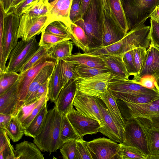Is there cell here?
Returning a JSON list of instances; mask_svg holds the SVG:
<instances>
[{"label":"cell","mask_w":159,"mask_h":159,"mask_svg":"<svg viewBox=\"0 0 159 159\" xmlns=\"http://www.w3.org/2000/svg\"><path fill=\"white\" fill-rule=\"evenodd\" d=\"M5 129L9 138L13 142H15L22 138L24 134L25 129L20 121L16 116H14Z\"/></svg>","instance_id":"obj_35"},{"label":"cell","mask_w":159,"mask_h":159,"mask_svg":"<svg viewBox=\"0 0 159 159\" xmlns=\"http://www.w3.org/2000/svg\"><path fill=\"white\" fill-rule=\"evenodd\" d=\"M73 43L68 40L55 44L48 48V56L57 61L69 57L72 54Z\"/></svg>","instance_id":"obj_30"},{"label":"cell","mask_w":159,"mask_h":159,"mask_svg":"<svg viewBox=\"0 0 159 159\" xmlns=\"http://www.w3.org/2000/svg\"><path fill=\"white\" fill-rule=\"evenodd\" d=\"M155 80L152 76L147 75L143 76L136 82L146 88L158 91L155 87Z\"/></svg>","instance_id":"obj_55"},{"label":"cell","mask_w":159,"mask_h":159,"mask_svg":"<svg viewBox=\"0 0 159 159\" xmlns=\"http://www.w3.org/2000/svg\"><path fill=\"white\" fill-rule=\"evenodd\" d=\"M76 140L75 159H93L87 147V141L80 138Z\"/></svg>","instance_id":"obj_48"},{"label":"cell","mask_w":159,"mask_h":159,"mask_svg":"<svg viewBox=\"0 0 159 159\" xmlns=\"http://www.w3.org/2000/svg\"><path fill=\"white\" fill-rule=\"evenodd\" d=\"M66 116L80 138L100 131L101 126L97 120L83 115L74 108Z\"/></svg>","instance_id":"obj_12"},{"label":"cell","mask_w":159,"mask_h":159,"mask_svg":"<svg viewBox=\"0 0 159 159\" xmlns=\"http://www.w3.org/2000/svg\"><path fill=\"white\" fill-rule=\"evenodd\" d=\"M143 129L150 152L148 159H159V124L143 117L135 118Z\"/></svg>","instance_id":"obj_17"},{"label":"cell","mask_w":159,"mask_h":159,"mask_svg":"<svg viewBox=\"0 0 159 159\" xmlns=\"http://www.w3.org/2000/svg\"><path fill=\"white\" fill-rule=\"evenodd\" d=\"M68 40H71V39L60 36L43 30L41 33L39 44L40 46H46L49 48L52 45L57 43Z\"/></svg>","instance_id":"obj_43"},{"label":"cell","mask_w":159,"mask_h":159,"mask_svg":"<svg viewBox=\"0 0 159 159\" xmlns=\"http://www.w3.org/2000/svg\"><path fill=\"white\" fill-rule=\"evenodd\" d=\"M129 30L144 24L157 6L159 0H120Z\"/></svg>","instance_id":"obj_4"},{"label":"cell","mask_w":159,"mask_h":159,"mask_svg":"<svg viewBox=\"0 0 159 159\" xmlns=\"http://www.w3.org/2000/svg\"><path fill=\"white\" fill-rule=\"evenodd\" d=\"M149 38L150 42L159 48V23L151 19Z\"/></svg>","instance_id":"obj_51"},{"label":"cell","mask_w":159,"mask_h":159,"mask_svg":"<svg viewBox=\"0 0 159 159\" xmlns=\"http://www.w3.org/2000/svg\"><path fill=\"white\" fill-rule=\"evenodd\" d=\"M48 48L46 46H40L39 48L21 69L20 73H23L32 67L40 60L48 56Z\"/></svg>","instance_id":"obj_45"},{"label":"cell","mask_w":159,"mask_h":159,"mask_svg":"<svg viewBox=\"0 0 159 159\" xmlns=\"http://www.w3.org/2000/svg\"><path fill=\"white\" fill-rule=\"evenodd\" d=\"M155 85L157 90L159 92V77L156 79Z\"/></svg>","instance_id":"obj_62"},{"label":"cell","mask_w":159,"mask_h":159,"mask_svg":"<svg viewBox=\"0 0 159 159\" xmlns=\"http://www.w3.org/2000/svg\"><path fill=\"white\" fill-rule=\"evenodd\" d=\"M96 98L104 121V126L101 127L99 132L111 140L122 143L124 130L115 121L103 101L100 98Z\"/></svg>","instance_id":"obj_15"},{"label":"cell","mask_w":159,"mask_h":159,"mask_svg":"<svg viewBox=\"0 0 159 159\" xmlns=\"http://www.w3.org/2000/svg\"><path fill=\"white\" fill-rule=\"evenodd\" d=\"M12 116L10 115L0 113V128L6 129L8 126Z\"/></svg>","instance_id":"obj_56"},{"label":"cell","mask_w":159,"mask_h":159,"mask_svg":"<svg viewBox=\"0 0 159 159\" xmlns=\"http://www.w3.org/2000/svg\"><path fill=\"white\" fill-rule=\"evenodd\" d=\"M93 159H118L120 144L104 137L87 142Z\"/></svg>","instance_id":"obj_11"},{"label":"cell","mask_w":159,"mask_h":159,"mask_svg":"<svg viewBox=\"0 0 159 159\" xmlns=\"http://www.w3.org/2000/svg\"><path fill=\"white\" fill-rule=\"evenodd\" d=\"M81 0H73L70 12V18L73 23L82 19L81 12Z\"/></svg>","instance_id":"obj_50"},{"label":"cell","mask_w":159,"mask_h":159,"mask_svg":"<svg viewBox=\"0 0 159 159\" xmlns=\"http://www.w3.org/2000/svg\"><path fill=\"white\" fill-rule=\"evenodd\" d=\"M41 151L34 143L24 140L16 145L15 159H44Z\"/></svg>","instance_id":"obj_24"},{"label":"cell","mask_w":159,"mask_h":159,"mask_svg":"<svg viewBox=\"0 0 159 159\" xmlns=\"http://www.w3.org/2000/svg\"><path fill=\"white\" fill-rule=\"evenodd\" d=\"M63 59L77 64L107 69L104 61L100 56L91 55L88 53L77 52Z\"/></svg>","instance_id":"obj_25"},{"label":"cell","mask_w":159,"mask_h":159,"mask_svg":"<svg viewBox=\"0 0 159 159\" xmlns=\"http://www.w3.org/2000/svg\"><path fill=\"white\" fill-rule=\"evenodd\" d=\"M151 19L159 23V5L157 6L150 15Z\"/></svg>","instance_id":"obj_59"},{"label":"cell","mask_w":159,"mask_h":159,"mask_svg":"<svg viewBox=\"0 0 159 159\" xmlns=\"http://www.w3.org/2000/svg\"><path fill=\"white\" fill-rule=\"evenodd\" d=\"M80 138L66 115H63L61 130V139L64 143L71 140Z\"/></svg>","instance_id":"obj_38"},{"label":"cell","mask_w":159,"mask_h":159,"mask_svg":"<svg viewBox=\"0 0 159 159\" xmlns=\"http://www.w3.org/2000/svg\"><path fill=\"white\" fill-rule=\"evenodd\" d=\"M57 61L47 65L40 70L30 85L24 102L28 100L42 84L49 80Z\"/></svg>","instance_id":"obj_26"},{"label":"cell","mask_w":159,"mask_h":159,"mask_svg":"<svg viewBox=\"0 0 159 159\" xmlns=\"http://www.w3.org/2000/svg\"><path fill=\"white\" fill-rule=\"evenodd\" d=\"M102 0L103 5L104 8L107 13L110 14V11L107 4V0Z\"/></svg>","instance_id":"obj_61"},{"label":"cell","mask_w":159,"mask_h":159,"mask_svg":"<svg viewBox=\"0 0 159 159\" xmlns=\"http://www.w3.org/2000/svg\"><path fill=\"white\" fill-rule=\"evenodd\" d=\"M124 55L99 56L104 61L106 67L113 76L129 80L130 76L123 60Z\"/></svg>","instance_id":"obj_23"},{"label":"cell","mask_w":159,"mask_h":159,"mask_svg":"<svg viewBox=\"0 0 159 159\" xmlns=\"http://www.w3.org/2000/svg\"><path fill=\"white\" fill-rule=\"evenodd\" d=\"M15 150L4 129L0 128V159H15Z\"/></svg>","instance_id":"obj_34"},{"label":"cell","mask_w":159,"mask_h":159,"mask_svg":"<svg viewBox=\"0 0 159 159\" xmlns=\"http://www.w3.org/2000/svg\"><path fill=\"white\" fill-rule=\"evenodd\" d=\"M48 17V15L35 17L23 14L20 16L18 38L27 41L41 33L46 25Z\"/></svg>","instance_id":"obj_10"},{"label":"cell","mask_w":159,"mask_h":159,"mask_svg":"<svg viewBox=\"0 0 159 159\" xmlns=\"http://www.w3.org/2000/svg\"><path fill=\"white\" fill-rule=\"evenodd\" d=\"M76 140H71L65 143L60 148L64 159H75Z\"/></svg>","instance_id":"obj_47"},{"label":"cell","mask_w":159,"mask_h":159,"mask_svg":"<svg viewBox=\"0 0 159 159\" xmlns=\"http://www.w3.org/2000/svg\"><path fill=\"white\" fill-rule=\"evenodd\" d=\"M147 43V39L145 33L140 28L137 27L127 32L117 42L90 50L88 53L97 56L124 55L127 52L137 48L145 47Z\"/></svg>","instance_id":"obj_3"},{"label":"cell","mask_w":159,"mask_h":159,"mask_svg":"<svg viewBox=\"0 0 159 159\" xmlns=\"http://www.w3.org/2000/svg\"><path fill=\"white\" fill-rule=\"evenodd\" d=\"M112 74L109 72L86 78H78L77 90L81 93L100 98L108 89Z\"/></svg>","instance_id":"obj_8"},{"label":"cell","mask_w":159,"mask_h":159,"mask_svg":"<svg viewBox=\"0 0 159 159\" xmlns=\"http://www.w3.org/2000/svg\"><path fill=\"white\" fill-rule=\"evenodd\" d=\"M73 105L83 115L97 120L103 126L102 115L96 97L83 94L77 90Z\"/></svg>","instance_id":"obj_14"},{"label":"cell","mask_w":159,"mask_h":159,"mask_svg":"<svg viewBox=\"0 0 159 159\" xmlns=\"http://www.w3.org/2000/svg\"><path fill=\"white\" fill-rule=\"evenodd\" d=\"M24 0H14L11 6V9L16 7Z\"/></svg>","instance_id":"obj_60"},{"label":"cell","mask_w":159,"mask_h":159,"mask_svg":"<svg viewBox=\"0 0 159 159\" xmlns=\"http://www.w3.org/2000/svg\"><path fill=\"white\" fill-rule=\"evenodd\" d=\"M36 0L39 1V0ZM47 0V1H48V2L49 0Z\"/></svg>","instance_id":"obj_64"},{"label":"cell","mask_w":159,"mask_h":159,"mask_svg":"<svg viewBox=\"0 0 159 159\" xmlns=\"http://www.w3.org/2000/svg\"><path fill=\"white\" fill-rule=\"evenodd\" d=\"M74 69L78 78H90L109 72L107 69L93 67L81 64H76Z\"/></svg>","instance_id":"obj_39"},{"label":"cell","mask_w":159,"mask_h":159,"mask_svg":"<svg viewBox=\"0 0 159 159\" xmlns=\"http://www.w3.org/2000/svg\"><path fill=\"white\" fill-rule=\"evenodd\" d=\"M110 15L126 33L129 29L120 0H107Z\"/></svg>","instance_id":"obj_28"},{"label":"cell","mask_w":159,"mask_h":159,"mask_svg":"<svg viewBox=\"0 0 159 159\" xmlns=\"http://www.w3.org/2000/svg\"><path fill=\"white\" fill-rule=\"evenodd\" d=\"M120 113L125 120L137 117L149 119L152 122L159 124V97L151 102L132 103L116 99Z\"/></svg>","instance_id":"obj_6"},{"label":"cell","mask_w":159,"mask_h":159,"mask_svg":"<svg viewBox=\"0 0 159 159\" xmlns=\"http://www.w3.org/2000/svg\"><path fill=\"white\" fill-rule=\"evenodd\" d=\"M62 88L58 63L57 61L48 80V95L49 100L52 102H55Z\"/></svg>","instance_id":"obj_32"},{"label":"cell","mask_w":159,"mask_h":159,"mask_svg":"<svg viewBox=\"0 0 159 159\" xmlns=\"http://www.w3.org/2000/svg\"><path fill=\"white\" fill-rule=\"evenodd\" d=\"M106 106L112 117L117 123L125 131V120L123 117L118 107L116 99L109 89L101 97Z\"/></svg>","instance_id":"obj_27"},{"label":"cell","mask_w":159,"mask_h":159,"mask_svg":"<svg viewBox=\"0 0 159 159\" xmlns=\"http://www.w3.org/2000/svg\"><path fill=\"white\" fill-rule=\"evenodd\" d=\"M55 0H49L48 2L49 3H50L53 1H54Z\"/></svg>","instance_id":"obj_63"},{"label":"cell","mask_w":159,"mask_h":159,"mask_svg":"<svg viewBox=\"0 0 159 159\" xmlns=\"http://www.w3.org/2000/svg\"><path fill=\"white\" fill-rule=\"evenodd\" d=\"M152 76L155 79L159 77V48L150 42L147 50V54L143 66L139 73L132 79L137 82L143 76Z\"/></svg>","instance_id":"obj_20"},{"label":"cell","mask_w":159,"mask_h":159,"mask_svg":"<svg viewBox=\"0 0 159 159\" xmlns=\"http://www.w3.org/2000/svg\"><path fill=\"white\" fill-rule=\"evenodd\" d=\"M103 8L102 0H91L87 10L82 16V19L75 23L84 30L90 50L102 46L104 21Z\"/></svg>","instance_id":"obj_1"},{"label":"cell","mask_w":159,"mask_h":159,"mask_svg":"<svg viewBox=\"0 0 159 159\" xmlns=\"http://www.w3.org/2000/svg\"><path fill=\"white\" fill-rule=\"evenodd\" d=\"M123 60L130 76L136 75L134 59L133 49L126 52L123 57Z\"/></svg>","instance_id":"obj_52"},{"label":"cell","mask_w":159,"mask_h":159,"mask_svg":"<svg viewBox=\"0 0 159 159\" xmlns=\"http://www.w3.org/2000/svg\"><path fill=\"white\" fill-rule=\"evenodd\" d=\"M20 18L12 11L6 14L3 37L0 39V72L6 71L7 61L18 43Z\"/></svg>","instance_id":"obj_5"},{"label":"cell","mask_w":159,"mask_h":159,"mask_svg":"<svg viewBox=\"0 0 159 159\" xmlns=\"http://www.w3.org/2000/svg\"><path fill=\"white\" fill-rule=\"evenodd\" d=\"M49 3L47 0H39L24 13L34 17H39L48 15Z\"/></svg>","instance_id":"obj_40"},{"label":"cell","mask_w":159,"mask_h":159,"mask_svg":"<svg viewBox=\"0 0 159 159\" xmlns=\"http://www.w3.org/2000/svg\"><path fill=\"white\" fill-rule=\"evenodd\" d=\"M36 0H25L16 7L11 9L9 11H12L20 17L27 10L38 1Z\"/></svg>","instance_id":"obj_53"},{"label":"cell","mask_w":159,"mask_h":159,"mask_svg":"<svg viewBox=\"0 0 159 159\" xmlns=\"http://www.w3.org/2000/svg\"><path fill=\"white\" fill-rule=\"evenodd\" d=\"M77 91V80H70L62 88L54 102L57 111L66 115L73 108L74 100Z\"/></svg>","instance_id":"obj_19"},{"label":"cell","mask_w":159,"mask_h":159,"mask_svg":"<svg viewBox=\"0 0 159 159\" xmlns=\"http://www.w3.org/2000/svg\"><path fill=\"white\" fill-rule=\"evenodd\" d=\"M72 1L55 0L49 3V12L45 27L53 21H59L69 27L73 23L69 16Z\"/></svg>","instance_id":"obj_18"},{"label":"cell","mask_w":159,"mask_h":159,"mask_svg":"<svg viewBox=\"0 0 159 159\" xmlns=\"http://www.w3.org/2000/svg\"><path fill=\"white\" fill-rule=\"evenodd\" d=\"M48 80L42 84L28 100L24 102L23 105L39 98L44 95L48 94Z\"/></svg>","instance_id":"obj_54"},{"label":"cell","mask_w":159,"mask_h":159,"mask_svg":"<svg viewBox=\"0 0 159 159\" xmlns=\"http://www.w3.org/2000/svg\"><path fill=\"white\" fill-rule=\"evenodd\" d=\"M104 28L102 47L115 43L122 39L126 34L111 17L103 8Z\"/></svg>","instance_id":"obj_21"},{"label":"cell","mask_w":159,"mask_h":159,"mask_svg":"<svg viewBox=\"0 0 159 159\" xmlns=\"http://www.w3.org/2000/svg\"><path fill=\"white\" fill-rule=\"evenodd\" d=\"M39 47L36 36L27 41L18 42L11 52L5 71L19 72Z\"/></svg>","instance_id":"obj_7"},{"label":"cell","mask_w":159,"mask_h":159,"mask_svg":"<svg viewBox=\"0 0 159 159\" xmlns=\"http://www.w3.org/2000/svg\"><path fill=\"white\" fill-rule=\"evenodd\" d=\"M68 29L70 34L71 40L75 45L84 52H89L90 50L88 40L83 29L74 23L71 24Z\"/></svg>","instance_id":"obj_31"},{"label":"cell","mask_w":159,"mask_h":159,"mask_svg":"<svg viewBox=\"0 0 159 159\" xmlns=\"http://www.w3.org/2000/svg\"><path fill=\"white\" fill-rule=\"evenodd\" d=\"M14 0H0V2L3 5L6 13H7L10 11Z\"/></svg>","instance_id":"obj_57"},{"label":"cell","mask_w":159,"mask_h":159,"mask_svg":"<svg viewBox=\"0 0 159 159\" xmlns=\"http://www.w3.org/2000/svg\"><path fill=\"white\" fill-rule=\"evenodd\" d=\"M57 61L49 56L42 58L30 69L19 73L17 93L21 106L25 99L28 87L40 70L45 66Z\"/></svg>","instance_id":"obj_16"},{"label":"cell","mask_w":159,"mask_h":159,"mask_svg":"<svg viewBox=\"0 0 159 159\" xmlns=\"http://www.w3.org/2000/svg\"><path fill=\"white\" fill-rule=\"evenodd\" d=\"M122 144L135 147L148 156L150 154L144 132L135 118L125 120Z\"/></svg>","instance_id":"obj_9"},{"label":"cell","mask_w":159,"mask_h":159,"mask_svg":"<svg viewBox=\"0 0 159 159\" xmlns=\"http://www.w3.org/2000/svg\"><path fill=\"white\" fill-rule=\"evenodd\" d=\"M91 0H81V12L82 16L87 10L90 4Z\"/></svg>","instance_id":"obj_58"},{"label":"cell","mask_w":159,"mask_h":159,"mask_svg":"<svg viewBox=\"0 0 159 159\" xmlns=\"http://www.w3.org/2000/svg\"><path fill=\"white\" fill-rule=\"evenodd\" d=\"M120 144L118 153L120 159H148V156L138 148L132 146Z\"/></svg>","instance_id":"obj_37"},{"label":"cell","mask_w":159,"mask_h":159,"mask_svg":"<svg viewBox=\"0 0 159 159\" xmlns=\"http://www.w3.org/2000/svg\"><path fill=\"white\" fill-rule=\"evenodd\" d=\"M49 100L48 94L42 97L39 104L35 107L31 113L22 123V126L25 129L29 126L33 120L42 109L45 103L47 102Z\"/></svg>","instance_id":"obj_49"},{"label":"cell","mask_w":159,"mask_h":159,"mask_svg":"<svg viewBox=\"0 0 159 159\" xmlns=\"http://www.w3.org/2000/svg\"><path fill=\"white\" fill-rule=\"evenodd\" d=\"M43 30L60 36L71 39L67 26L59 21H55L51 23L45 27Z\"/></svg>","instance_id":"obj_42"},{"label":"cell","mask_w":159,"mask_h":159,"mask_svg":"<svg viewBox=\"0 0 159 159\" xmlns=\"http://www.w3.org/2000/svg\"><path fill=\"white\" fill-rule=\"evenodd\" d=\"M19 74L16 72H0V94L12 86L19 80Z\"/></svg>","instance_id":"obj_41"},{"label":"cell","mask_w":159,"mask_h":159,"mask_svg":"<svg viewBox=\"0 0 159 159\" xmlns=\"http://www.w3.org/2000/svg\"><path fill=\"white\" fill-rule=\"evenodd\" d=\"M46 102L29 126L25 129L24 134L34 138L42 132L48 112Z\"/></svg>","instance_id":"obj_29"},{"label":"cell","mask_w":159,"mask_h":159,"mask_svg":"<svg viewBox=\"0 0 159 159\" xmlns=\"http://www.w3.org/2000/svg\"><path fill=\"white\" fill-rule=\"evenodd\" d=\"M42 97L21 106L15 116L21 123L31 113L39 104Z\"/></svg>","instance_id":"obj_46"},{"label":"cell","mask_w":159,"mask_h":159,"mask_svg":"<svg viewBox=\"0 0 159 159\" xmlns=\"http://www.w3.org/2000/svg\"><path fill=\"white\" fill-rule=\"evenodd\" d=\"M108 89L112 92L146 95H159V92L143 87L130 80H126L112 75Z\"/></svg>","instance_id":"obj_13"},{"label":"cell","mask_w":159,"mask_h":159,"mask_svg":"<svg viewBox=\"0 0 159 159\" xmlns=\"http://www.w3.org/2000/svg\"><path fill=\"white\" fill-rule=\"evenodd\" d=\"M133 52L136 76L141 71L143 66L146 57L147 50L145 48L139 47L134 49Z\"/></svg>","instance_id":"obj_44"},{"label":"cell","mask_w":159,"mask_h":159,"mask_svg":"<svg viewBox=\"0 0 159 159\" xmlns=\"http://www.w3.org/2000/svg\"><path fill=\"white\" fill-rule=\"evenodd\" d=\"M63 115L55 107L48 111L41 132L33 140L41 151L51 153L63 144L61 139Z\"/></svg>","instance_id":"obj_2"},{"label":"cell","mask_w":159,"mask_h":159,"mask_svg":"<svg viewBox=\"0 0 159 159\" xmlns=\"http://www.w3.org/2000/svg\"><path fill=\"white\" fill-rule=\"evenodd\" d=\"M59 65L61 82L63 87L70 80H77L78 77L75 70L76 64L63 59L57 61Z\"/></svg>","instance_id":"obj_33"},{"label":"cell","mask_w":159,"mask_h":159,"mask_svg":"<svg viewBox=\"0 0 159 159\" xmlns=\"http://www.w3.org/2000/svg\"><path fill=\"white\" fill-rule=\"evenodd\" d=\"M112 93L116 99H119L125 102L132 103H148L155 100L159 97V95L151 96L120 93Z\"/></svg>","instance_id":"obj_36"},{"label":"cell","mask_w":159,"mask_h":159,"mask_svg":"<svg viewBox=\"0 0 159 159\" xmlns=\"http://www.w3.org/2000/svg\"><path fill=\"white\" fill-rule=\"evenodd\" d=\"M19 80L11 87L0 94V113L15 116L21 107L17 93Z\"/></svg>","instance_id":"obj_22"}]
</instances>
